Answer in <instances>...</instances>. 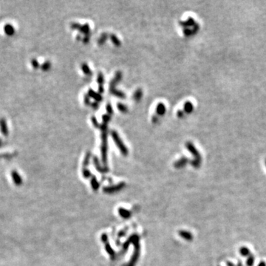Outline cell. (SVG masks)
I'll list each match as a JSON object with an SVG mask.
<instances>
[{"label":"cell","mask_w":266,"mask_h":266,"mask_svg":"<svg viewBox=\"0 0 266 266\" xmlns=\"http://www.w3.org/2000/svg\"><path fill=\"white\" fill-rule=\"evenodd\" d=\"M180 235L183 238H184V239H187V240H192V238H193L192 233L188 232H185V231H181L180 232Z\"/></svg>","instance_id":"obj_4"},{"label":"cell","mask_w":266,"mask_h":266,"mask_svg":"<svg viewBox=\"0 0 266 266\" xmlns=\"http://www.w3.org/2000/svg\"><path fill=\"white\" fill-rule=\"evenodd\" d=\"M258 266H266V264H265V262H261V263H259V265H258Z\"/></svg>","instance_id":"obj_12"},{"label":"cell","mask_w":266,"mask_h":266,"mask_svg":"<svg viewBox=\"0 0 266 266\" xmlns=\"http://www.w3.org/2000/svg\"><path fill=\"white\" fill-rule=\"evenodd\" d=\"M186 147H187V149H188V150L190 151V152L192 153V155H193L195 157V160H194V161H197V162L200 163V162H201V157H200V155L198 151L196 149L195 147L193 146V144H192V143H189V142H188V143H186Z\"/></svg>","instance_id":"obj_1"},{"label":"cell","mask_w":266,"mask_h":266,"mask_svg":"<svg viewBox=\"0 0 266 266\" xmlns=\"http://www.w3.org/2000/svg\"><path fill=\"white\" fill-rule=\"evenodd\" d=\"M31 64L33 66V67L34 69H38V67H39V63L36 58H32L31 60Z\"/></svg>","instance_id":"obj_9"},{"label":"cell","mask_w":266,"mask_h":266,"mask_svg":"<svg viewBox=\"0 0 266 266\" xmlns=\"http://www.w3.org/2000/svg\"><path fill=\"white\" fill-rule=\"evenodd\" d=\"M187 161H187L186 158H184V159H181L180 161H178L177 163H175V166L176 167L183 166H184V165L186 163Z\"/></svg>","instance_id":"obj_8"},{"label":"cell","mask_w":266,"mask_h":266,"mask_svg":"<svg viewBox=\"0 0 266 266\" xmlns=\"http://www.w3.org/2000/svg\"><path fill=\"white\" fill-rule=\"evenodd\" d=\"M119 212H120V214H121L122 217H129V213L127 211L123 210V209H121H121L119 210Z\"/></svg>","instance_id":"obj_10"},{"label":"cell","mask_w":266,"mask_h":266,"mask_svg":"<svg viewBox=\"0 0 266 266\" xmlns=\"http://www.w3.org/2000/svg\"><path fill=\"white\" fill-rule=\"evenodd\" d=\"M0 131L4 136H7L9 134L8 127H7V121L4 118H0Z\"/></svg>","instance_id":"obj_2"},{"label":"cell","mask_w":266,"mask_h":266,"mask_svg":"<svg viewBox=\"0 0 266 266\" xmlns=\"http://www.w3.org/2000/svg\"><path fill=\"white\" fill-rule=\"evenodd\" d=\"M51 67V64L50 62H45L42 65V69L44 71H47Z\"/></svg>","instance_id":"obj_7"},{"label":"cell","mask_w":266,"mask_h":266,"mask_svg":"<svg viewBox=\"0 0 266 266\" xmlns=\"http://www.w3.org/2000/svg\"><path fill=\"white\" fill-rule=\"evenodd\" d=\"M4 32L6 35L9 36H13L15 33V28L11 24H7L4 26Z\"/></svg>","instance_id":"obj_3"},{"label":"cell","mask_w":266,"mask_h":266,"mask_svg":"<svg viewBox=\"0 0 266 266\" xmlns=\"http://www.w3.org/2000/svg\"><path fill=\"white\" fill-rule=\"evenodd\" d=\"M240 254L242 256L246 257V256H249L250 254V251L248 248L246 247H241L240 250H239Z\"/></svg>","instance_id":"obj_6"},{"label":"cell","mask_w":266,"mask_h":266,"mask_svg":"<svg viewBox=\"0 0 266 266\" xmlns=\"http://www.w3.org/2000/svg\"><path fill=\"white\" fill-rule=\"evenodd\" d=\"M265 165H266V160H265Z\"/></svg>","instance_id":"obj_13"},{"label":"cell","mask_w":266,"mask_h":266,"mask_svg":"<svg viewBox=\"0 0 266 266\" xmlns=\"http://www.w3.org/2000/svg\"><path fill=\"white\" fill-rule=\"evenodd\" d=\"M253 262H254V258H253V256H250L248 257V260H247V265L248 266H252L253 264Z\"/></svg>","instance_id":"obj_11"},{"label":"cell","mask_w":266,"mask_h":266,"mask_svg":"<svg viewBox=\"0 0 266 266\" xmlns=\"http://www.w3.org/2000/svg\"><path fill=\"white\" fill-rule=\"evenodd\" d=\"M184 109L185 111L187 112V113H191L193 110V105H192V103L191 102H186V103H185L184 106Z\"/></svg>","instance_id":"obj_5"}]
</instances>
